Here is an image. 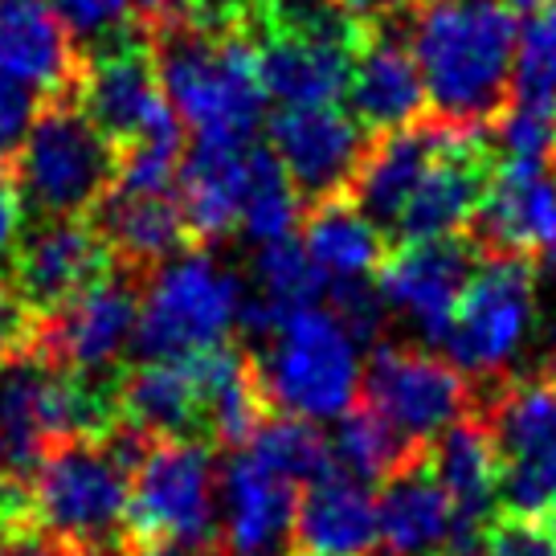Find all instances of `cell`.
Instances as JSON below:
<instances>
[{"label": "cell", "instance_id": "obj_1", "mask_svg": "<svg viewBox=\"0 0 556 556\" xmlns=\"http://www.w3.org/2000/svg\"><path fill=\"white\" fill-rule=\"evenodd\" d=\"M405 41L426 83L430 119L458 131H491L504 119L520 50V21L504 0L405 9Z\"/></svg>", "mask_w": 556, "mask_h": 556}, {"label": "cell", "instance_id": "obj_2", "mask_svg": "<svg viewBox=\"0 0 556 556\" xmlns=\"http://www.w3.org/2000/svg\"><path fill=\"white\" fill-rule=\"evenodd\" d=\"M148 46L160 87L192 139L254 143L266 115V90L258 78V46L245 29H217L192 13L148 34Z\"/></svg>", "mask_w": 556, "mask_h": 556}, {"label": "cell", "instance_id": "obj_3", "mask_svg": "<svg viewBox=\"0 0 556 556\" xmlns=\"http://www.w3.org/2000/svg\"><path fill=\"white\" fill-rule=\"evenodd\" d=\"M9 176L34 222H87L119 180V148L66 94L41 106Z\"/></svg>", "mask_w": 556, "mask_h": 556}, {"label": "cell", "instance_id": "obj_4", "mask_svg": "<svg viewBox=\"0 0 556 556\" xmlns=\"http://www.w3.org/2000/svg\"><path fill=\"white\" fill-rule=\"evenodd\" d=\"M254 365L270 409L312 426L344 417L365 384L361 340L324 303L287 315L282 328L254 348Z\"/></svg>", "mask_w": 556, "mask_h": 556}, {"label": "cell", "instance_id": "obj_5", "mask_svg": "<svg viewBox=\"0 0 556 556\" xmlns=\"http://www.w3.org/2000/svg\"><path fill=\"white\" fill-rule=\"evenodd\" d=\"M136 475L111 454L103 438H78L46 458L29 483L34 520L74 553L123 548L131 540Z\"/></svg>", "mask_w": 556, "mask_h": 556}, {"label": "cell", "instance_id": "obj_6", "mask_svg": "<svg viewBox=\"0 0 556 556\" xmlns=\"http://www.w3.org/2000/svg\"><path fill=\"white\" fill-rule=\"evenodd\" d=\"M245 303L242 278L205 250H185L143 282L136 352L139 361H192L229 344Z\"/></svg>", "mask_w": 556, "mask_h": 556}, {"label": "cell", "instance_id": "obj_7", "mask_svg": "<svg viewBox=\"0 0 556 556\" xmlns=\"http://www.w3.org/2000/svg\"><path fill=\"white\" fill-rule=\"evenodd\" d=\"M479 409L500 454V511L556 516V393L544 377L479 384Z\"/></svg>", "mask_w": 556, "mask_h": 556}, {"label": "cell", "instance_id": "obj_8", "mask_svg": "<svg viewBox=\"0 0 556 556\" xmlns=\"http://www.w3.org/2000/svg\"><path fill=\"white\" fill-rule=\"evenodd\" d=\"M536 331V266L516 258H483L446 331V361L467 381L495 384Z\"/></svg>", "mask_w": 556, "mask_h": 556}, {"label": "cell", "instance_id": "obj_9", "mask_svg": "<svg viewBox=\"0 0 556 556\" xmlns=\"http://www.w3.org/2000/svg\"><path fill=\"white\" fill-rule=\"evenodd\" d=\"M131 540L217 553V451L156 442L131 483Z\"/></svg>", "mask_w": 556, "mask_h": 556}, {"label": "cell", "instance_id": "obj_10", "mask_svg": "<svg viewBox=\"0 0 556 556\" xmlns=\"http://www.w3.org/2000/svg\"><path fill=\"white\" fill-rule=\"evenodd\" d=\"M361 401L397 430L409 446H434L438 438L479 409L475 381L430 348L377 344L365 365Z\"/></svg>", "mask_w": 556, "mask_h": 556}, {"label": "cell", "instance_id": "obj_11", "mask_svg": "<svg viewBox=\"0 0 556 556\" xmlns=\"http://www.w3.org/2000/svg\"><path fill=\"white\" fill-rule=\"evenodd\" d=\"M143 282H148L143 275L115 266L62 312L34 319V348L74 377L90 381L119 377V356L136 344Z\"/></svg>", "mask_w": 556, "mask_h": 556}, {"label": "cell", "instance_id": "obj_12", "mask_svg": "<svg viewBox=\"0 0 556 556\" xmlns=\"http://www.w3.org/2000/svg\"><path fill=\"white\" fill-rule=\"evenodd\" d=\"M266 136H270V152L278 156L282 173L291 176L307 208L348 197L372 143L361 119L340 103L275 111Z\"/></svg>", "mask_w": 556, "mask_h": 556}, {"label": "cell", "instance_id": "obj_13", "mask_svg": "<svg viewBox=\"0 0 556 556\" xmlns=\"http://www.w3.org/2000/svg\"><path fill=\"white\" fill-rule=\"evenodd\" d=\"M467 238L483 258H516L536 270H556V160H500Z\"/></svg>", "mask_w": 556, "mask_h": 556}, {"label": "cell", "instance_id": "obj_14", "mask_svg": "<svg viewBox=\"0 0 556 556\" xmlns=\"http://www.w3.org/2000/svg\"><path fill=\"white\" fill-rule=\"evenodd\" d=\"M479 262L483 254L470 245L467 233L438 242H401L372 282L389 315L409 319V328L421 331L430 344H442Z\"/></svg>", "mask_w": 556, "mask_h": 556}, {"label": "cell", "instance_id": "obj_15", "mask_svg": "<svg viewBox=\"0 0 556 556\" xmlns=\"http://www.w3.org/2000/svg\"><path fill=\"white\" fill-rule=\"evenodd\" d=\"M74 99L90 115V123L119 148V156L148 139L180 136V119L160 87L152 46H131L87 62Z\"/></svg>", "mask_w": 556, "mask_h": 556}, {"label": "cell", "instance_id": "obj_16", "mask_svg": "<svg viewBox=\"0 0 556 556\" xmlns=\"http://www.w3.org/2000/svg\"><path fill=\"white\" fill-rule=\"evenodd\" d=\"M115 270V258L90 222H34L9 262V282L34 319L62 312Z\"/></svg>", "mask_w": 556, "mask_h": 556}, {"label": "cell", "instance_id": "obj_17", "mask_svg": "<svg viewBox=\"0 0 556 556\" xmlns=\"http://www.w3.org/2000/svg\"><path fill=\"white\" fill-rule=\"evenodd\" d=\"M491 176H495V164H491L486 131L446 127L442 152L430 164L426 180L417 185L414 201L401 213V242H438V238L467 233V226L483 205Z\"/></svg>", "mask_w": 556, "mask_h": 556}, {"label": "cell", "instance_id": "obj_18", "mask_svg": "<svg viewBox=\"0 0 556 556\" xmlns=\"http://www.w3.org/2000/svg\"><path fill=\"white\" fill-rule=\"evenodd\" d=\"M299 495L303 486L270 475L245 451L229 454L213 556H295Z\"/></svg>", "mask_w": 556, "mask_h": 556}, {"label": "cell", "instance_id": "obj_19", "mask_svg": "<svg viewBox=\"0 0 556 556\" xmlns=\"http://www.w3.org/2000/svg\"><path fill=\"white\" fill-rule=\"evenodd\" d=\"M348 103L368 136L405 131L426 119L430 99H426L421 70L405 41V9L365 29V41L352 62Z\"/></svg>", "mask_w": 556, "mask_h": 556}, {"label": "cell", "instance_id": "obj_20", "mask_svg": "<svg viewBox=\"0 0 556 556\" xmlns=\"http://www.w3.org/2000/svg\"><path fill=\"white\" fill-rule=\"evenodd\" d=\"M83 58L50 4L0 0V83L34 90L37 99H66L78 90Z\"/></svg>", "mask_w": 556, "mask_h": 556}, {"label": "cell", "instance_id": "obj_21", "mask_svg": "<svg viewBox=\"0 0 556 556\" xmlns=\"http://www.w3.org/2000/svg\"><path fill=\"white\" fill-rule=\"evenodd\" d=\"M254 143L192 139V148L185 152L180 180H176V201H180V217H185L192 250H208V245L226 242L233 229H242L250 148Z\"/></svg>", "mask_w": 556, "mask_h": 556}, {"label": "cell", "instance_id": "obj_22", "mask_svg": "<svg viewBox=\"0 0 556 556\" xmlns=\"http://www.w3.org/2000/svg\"><path fill=\"white\" fill-rule=\"evenodd\" d=\"M377 520L389 556H451L454 504L446 486L438 483L430 446L417 451L381 483Z\"/></svg>", "mask_w": 556, "mask_h": 556}, {"label": "cell", "instance_id": "obj_23", "mask_svg": "<svg viewBox=\"0 0 556 556\" xmlns=\"http://www.w3.org/2000/svg\"><path fill=\"white\" fill-rule=\"evenodd\" d=\"M90 226L111 250L115 266L136 270L143 278H152L176 254L192 250L176 192L111 189L103 197V205L90 213Z\"/></svg>", "mask_w": 556, "mask_h": 556}, {"label": "cell", "instance_id": "obj_24", "mask_svg": "<svg viewBox=\"0 0 556 556\" xmlns=\"http://www.w3.org/2000/svg\"><path fill=\"white\" fill-rule=\"evenodd\" d=\"M119 421L152 442H208L192 361H139L115 381Z\"/></svg>", "mask_w": 556, "mask_h": 556}, {"label": "cell", "instance_id": "obj_25", "mask_svg": "<svg viewBox=\"0 0 556 556\" xmlns=\"http://www.w3.org/2000/svg\"><path fill=\"white\" fill-rule=\"evenodd\" d=\"M442 139H446V127L438 119H421L405 131L372 136L361 176L348 197L381 233L401 226V213L414 201L417 185L426 180L430 164L442 152Z\"/></svg>", "mask_w": 556, "mask_h": 556}, {"label": "cell", "instance_id": "obj_26", "mask_svg": "<svg viewBox=\"0 0 556 556\" xmlns=\"http://www.w3.org/2000/svg\"><path fill=\"white\" fill-rule=\"evenodd\" d=\"M192 372L205 405V438L213 451H245L250 438L275 417L262 389L254 352L245 344H222L192 356Z\"/></svg>", "mask_w": 556, "mask_h": 556}, {"label": "cell", "instance_id": "obj_27", "mask_svg": "<svg viewBox=\"0 0 556 556\" xmlns=\"http://www.w3.org/2000/svg\"><path fill=\"white\" fill-rule=\"evenodd\" d=\"M381 544L377 500L361 479L336 470L299 495V553L372 556Z\"/></svg>", "mask_w": 556, "mask_h": 556}, {"label": "cell", "instance_id": "obj_28", "mask_svg": "<svg viewBox=\"0 0 556 556\" xmlns=\"http://www.w3.org/2000/svg\"><path fill=\"white\" fill-rule=\"evenodd\" d=\"M352 62H356V50L299 41V37L266 34L258 46L262 90H266V99H275L278 111L336 106L340 99H348Z\"/></svg>", "mask_w": 556, "mask_h": 556}, {"label": "cell", "instance_id": "obj_29", "mask_svg": "<svg viewBox=\"0 0 556 556\" xmlns=\"http://www.w3.org/2000/svg\"><path fill=\"white\" fill-rule=\"evenodd\" d=\"M303 250L315 262V270L328 282H356V278H377L384 266V233L368 222L352 197L328 201V205L307 208L303 222Z\"/></svg>", "mask_w": 556, "mask_h": 556}, {"label": "cell", "instance_id": "obj_30", "mask_svg": "<svg viewBox=\"0 0 556 556\" xmlns=\"http://www.w3.org/2000/svg\"><path fill=\"white\" fill-rule=\"evenodd\" d=\"M245 454L266 467L270 475L287 479L295 486H312L319 479L336 475V451H331V438L312 426V421H299V417L275 414L258 434L250 438Z\"/></svg>", "mask_w": 556, "mask_h": 556}, {"label": "cell", "instance_id": "obj_31", "mask_svg": "<svg viewBox=\"0 0 556 556\" xmlns=\"http://www.w3.org/2000/svg\"><path fill=\"white\" fill-rule=\"evenodd\" d=\"M299 208H303V197L295 192L291 176L282 173L270 143H254L250 148V185H245L242 205V238L254 250L295 238Z\"/></svg>", "mask_w": 556, "mask_h": 556}, {"label": "cell", "instance_id": "obj_32", "mask_svg": "<svg viewBox=\"0 0 556 556\" xmlns=\"http://www.w3.org/2000/svg\"><path fill=\"white\" fill-rule=\"evenodd\" d=\"M331 451H336V467L344 470V475L361 479V483H368V479L384 483L393 470L405 467L426 446H409L377 409H368L365 401H361V405H352L340 417L336 438H331Z\"/></svg>", "mask_w": 556, "mask_h": 556}, {"label": "cell", "instance_id": "obj_33", "mask_svg": "<svg viewBox=\"0 0 556 556\" xmlns=\"http://www.w3.org/2000/svg\"><path fill=\"white\" fill-rule=\"evenodd\" d=\"M254 295L275 319L303 312V307H319V295H328V278L315 270L307 258L303 242L287 238V242L262 245L254 250Z\"/></svg>", "mask_w": 556, "mask_h": 556}, {"label": "cell", "instance_id": "obj_34", "mask_svg": "<svg viewBox=\"0 0 556 556\" xmlns=\"http://www.w3.org/2000/svg\"><path fill=\"white\" fill-rule=\"evenodd\" d=\"M50 9L74 41L83 66L99 62L106 53L148 46V29H143L131 0H53Z\"/></svg>", "mask_w": 556, "mask_h": 556}, {"label": "cell", "instance_id": "obj_35", "mask_svg": "<svg viewBox=\"0 0 556 556\" xmlns=\"http://www.w3.org/2000/svg\"><path fill=\"white\" fill-rule=\"evenodd\" d=\"M258 25L266 34L361 50L365 25L348 13L344 0H258Z\"/></svg>", "mask_w": 556, "mask_h": 556}, {"label": "cell", "instance_id": "obj_36", "mask_svg": "<svg viewBox=\"0 0 556 556\" xmlns=\"http://www.w3.org/2000/svg\"><path fill=\"white\" fill-rule=\"evenodd\" d=\"M511 106H532L556 115V4L544 9L520 29Z\"/></svg>", "mask_w": 556, "mask_h": 556}, {"label": "cell", "instance_id": "obj_37", "mask_svg": "<svg viewBox=\"0 0 556 556\" xmlns=\"http://www.w3.org/2000/svg\"><path fill=\"white\" fill-rule=\"evenodd\" d=\"M483 556H556L553 516H516L495 511L479 540Z\"/></svg>", "mask_w": 556, "mask_h": 556}, {"label": "cell", "instance_id": "obj_38", "mask_svg": "<svg viewBox=\"0 0 556 556\" xmlns=\"http://www.w3.org/2000/svg\"><path fill=\"white\" fill-rule=\"evenodd\" d=\"M328 307L361 344H381V328L384 319H389V307H384V299L372 278L328 282Z\"/></svg>", "mask_w": 556, "mask_h": 556}, {"label": "cell", "instance_id": "obj_39", "mask_svg": "<svg viewBox=\"0 0 556 556\" xmlns=\"http://www.w3.org/2000/svg\"><path fill=\"white\" fill-rule=\"evenodd\" d=\"M41 106H46V99H37L34 90L0 83V173H9L13 160L21 156Z\"/></svg>", "mask_w": 556, "mask_h": 556}, {"label": "cell", "instance_id": "obj_40", "mask_svg": "<svg viewBox=\"0 0 556 556\" xmlns=\"http://www.w3.org/2000/svg\"><path fill=\"white\" fill-rule=\"evenodd\" d=\"M0 556H74V548L50 536L34 520V511H25L17 520L0 523Z\"/></svg>", "mask_w": 556, "mask_h": 556}, {"label": "cell", "instance_id": "obj_41", "mask_svg": "<svg viewBox=\"0 0 556 556\" xmlns=\"http://www.w3.org/2000/svg\"><path fill=\"white\" fill-rule=\"evenodd\" d=\"M34 340V315L25 312L9 275H0V361Z\"/></svg>", "mask_w": 556, "mask_h": 556}, {"label": "cell", "instance_id": "obj_42", "mask_svg": "<svg viewBox=\"0 0 556 556\" xmlns=\"http://www.w3.org/2000/svg\"><path fill=\"white\" fill-rule=\"evenodd\" d=\"M21 238H25V205H21V192L13 185V176L0 173V262H13Z\"/></svg>", "mask_w": 556, "mask_h": 556}, {"label": "cell", "instance_id": "obj_43", "mask_svg": "<svg viewBox=\"0 0 556 556\" xmlns=\"http://www.w3.org/2000/svg\"><path fill=\"white\" fill-rule=\"evenodd\" d=\"M131 4H136L148 34H156V29H164V25H173L180 17H192V0H131Z\"/></svg>", "mask_w": 556, "mask_h": 556}, {"label": "cell", "instance_id": "obj_44", "mask_svg": "<svg viewBox=\"0 0 556 556\" xmlns=\"http://www.w3.org/2000/svg\"><path fill=\"white\" fill-rule=\"evenodd\" d=\"M348 4V13L361 21V25H377V21L384 17H393V13H401L405 9V0H344Z\"/></svg>", "mask_w": 556, "mask_h": 556}, {"label": "cell", "instance_id": "obj_45", "mask_svg": "<svg viewBox=\"0 0 556 556\" xmlns=\"http://www.w3.org/2000/svg\"><path fill=\"white\" fill-rule=\"evenodd\" d=\"M127 553L131 556H213V553L180 548V544H156V540H127Z\"/></svg>", "mask_w": 556, "mask_h": 556}, {"label": "cell", "instance_id": "obj_46", "mask_svg": "<svg viewBox=\"0 0 556 556\" xmlns=\"http://www.w3.org/2000/svg\"><path fill=\"white\" fill-rule=\"evenodd\" d=\"M507 9H511V13H532V17H536V13H544V9H553L556 0H504Z\"/></svg>", "mask_w": 556, "mask_h": 556}, {"label": "cell", "instance_id": "obj_47", "mask_svg": "<svg viewBox=\"0 0 556 556\" xmlns=\"http://www.w3.org/2000/svg\"><path fill=\"white\" fill-rule=\"evenodd\" d=\"M434 4H451V0H405L409 13H421V9H434Z\"/></svg>", "mask_w": 556, "mask_h": 556}, {"label": "cell", "instance_id": "obj_48", "mask_svg": "<svg viewBox=\"0 0 556 556\" xmlns=\"http://www.w3.org/2000/svg\"><path fill=\"white\" fill-rule=\"evenodd\" d=\"M540 377L553 384V393H556V348H553V356H548V365H544V372H540Z\"/></svg>", "mask_w": 556, "mask_h": 556}, {"label": "cell", "instance_id": "obj_49", "mask_svg": "<svg viewBox=\"0 0 556 556\" xmlns=\"http://www.w3.org/2000/svg\"><path fill=\"white\" fill-rule=\"evenodd\" d=\"M74 556H131V553H127V544H123V548H94V553H74Z\"/></svg>", "mask_w": 556, "mask_h": 556}, {"label": "cell", "instance_id": "obj_50", "mask_svg": "<svg viewBox=\"0 0 556 556\" xmlns=\"http://www.w3.org/2000/svg\"><path fill=\"white\" fill-rule=\"evenodd\" d=\"M295 556H315V553H295Z\"/></svg>", "mask_w": 556, "mask_h": 556}, {"label": "cell", "instance_id": "obj_51", "mask_svg": "<svg viewBox=\"0 0 556 556\" xmlns=\"http://www.w3.org/2000/svg\"><path fill=\"white\" fill-rule=\"evenodd\" d=\"M553 520H556V516H553Z\"/></svg>", "mask_w": 556, "mask_h": 556}]
</instances>
